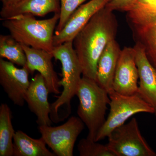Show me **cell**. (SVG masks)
<instances>
[{
  "instance_id": "6da1fadb",
  "label": "cell",
  "mask_w": 156,
  "mask_h": 156,
  "mask_svg": "<svg viewBox=\"0 0 156 156\" xmlns=\"http://www.w3.org/2000/svg\"><path fill=\"white\" fill-rule=\"evenodd\" d=\"M118 21L113 11L106 7L90 20L73 41L83 76L96 81L98 62L107 45L115 38Z\"/></svg>"
},
{
  "instance_id": "7a4b0ae2",
  "label": "cell",
  "mask_w": 156,
  "mask_h": 156,
  "mask_svg": "<svg viewBox=\"0 0 156 156\" xmlns=\"http://www.w3.org/2000/svg\"><path fill=\"white\" fill-rule=\"evenodd\" d=\"M60 13L49 19L39 20L34 16L22 15L3 20L2 25L20 44L53 53L55 30Z\"/></svg>"
},
{
  "instance_id": "3957f363",
  "label": "cell",
  "mask_w": 156,
  "mask_h": 156,
  "mask_svg": "<svg viewBox=\"0 0 156 156\" xmlns=\"http://www.w3.org/2000/svg\"><path fill=\"white\" fill-rule=\"evenodd\" d=\"M76 95L80 101L77 114L88 129L87 138L95 141L98 133L106 121L109 95L96 81L83 76Z\"/></svg>"
},
{
  "instance_id": "277c9868",
  "label": "cell",
  "mask_w": 156,
  "mask_h": 156,
  "mask_svg": "<svg viewBox=\"0 0 156 156\" xmlns=\"http://www.w3.org/2000/svg\"><path fill=\"white\" fill-rule=\"evenodd\" d=\"M52 55L61 62L62 71V78L59 84L63 87V90L58 99L50 104V119L52 122L57 123L61 121L58 112L62 107L66 108L68 115L70 114L71 101L76 95L83 73L73 42L54 47Z\"/></svg>"
},
{
  "instance_id": "5b68a950",
  "label": "cell",
  "mask_w": 156,
  "mask_h": 156,
  "mask_svg": "<svg viewBox=\"0 0 156 156\" xmlns=\"http://www.w3.org/2000/svg\"><path fill=\"white\" fill-rule=\"evenodd\" d=\"M110 102L108 116L95 137L98 142L108 137L112 131L125 124L132 116L140 113H155L154 109L139 94L125 95L114 91L109 94Z\"/></svg>"
},
{
  "instance_id": "8992f818",
  "label": "cell",
  "mask_w": 156,
  "mask_h": 156,
  "mask_svg": "<svg viewBox=\"0 0 156 156\" xmlns=\"http://www.w3.org/2000/svg\"><path fill=\"white\" fill-rule=\"evenodd\" d=\"M108 137L107 146L116 156H156L141 135L135 118L116 128Z\"/></svg>"
},
{
  "instance_id": "52a82bcc",
  "label": "cell",
  "mask_w": 156,
  "mask_h": 156,
  "mask_svg": "<svg viewBox=\"0 0 156 156\" xmlns=\"http://www.w3.org/2000/svg\"><path fill=\"white\" fill-rule=\"evenodd\" d=\"M79 117L72 116L60 126H39V131L46 144L57 156H73L75 144L84 128Z\"/></svg>"
},
{
  "instance_id": "ba28073f",
  "label": "cell",
  "mask_w": 156,
  "mask_h": 156,
  "mask_svg": "<svg viewBox=\"0 0 156 156\" xmlns=\"http://www.w3.org/2000/svg\"><path fill=\"white\" fill-rule=\"evenodd\" d=\"M126 12L135 44L143 49L156 69V11L132 10Z\"/></svg>"
},
{
  "instance_id": "9c48e42d",
  "label": "cell",
  "mask_w": 156,
  "mask_h": 156,
  "mask_svg": "<svg viewBox=\"0 0 156 156\" xmlns=\"http://www.w3.org/2000/svg\"><path fill=\"white\" fill-rule=\"evenodd\" d=\"M29 73L27 66L19 69L11 62L0 59V84L9 99L17 106H23L25 103L30 83Z\"/></svg>"
},
{
  "instance_id": "30bf717a",
  "label": "cell",
  "mask_w": 156,
  "mask_h": 156,
  "mask_svg": "<svg viewBox=\"0 0 156 156\" xmlns=\"http://www.w3.org/2000/svg\"><path fill=\"white\" fill-rule=\"evenodd\" d=\"M111 0H90L79 7L70 17L63 28L54 34V47L73 41L77 35L85 27L98 11L105 8Z\"/></svg>"
},
{
  "instance_id": "8fae6325",
  "label": "cell",
  "mask_w": 156,
  "mask_h": 156,
  "mask_svg": "<svg viewBox=\"0 0 156 156\" xmlns=\"http://www.w3.org/2000/svg\"><path fill=\"white\" fill-rule=\"evenodd\" d=\"M138 70L134 48L125 47L121 50L114 80L115 91L125 95L138 93Z\"/></svg>"
},
{
  "instance_id": "7c38bea8",
  "label": "cell",
  "mask_w": 156,
  "mask_h": 156,
  "mask_svg": "<svg viewBox=\"0 0 156 156\" xmlns=\"http://www.w3.org/2000/svg\"><path fill=\"white\" fill-rule=\"evenodd\" d=\"M21 45L26 55L27 67L30 73H33L35 71L38 72L44 79L49 93L59 94L60 80L53 67L52 61L53 56L52 53Z\"/></svg>"
},
{
  "instance_id": "4fadbf2b",
  "label": "cell",
  "mask_w": 156,
  "mask_h": 156,
  "mask_svg": "<svg viewBox=\"0 0 156 156\" xmlns=\"http://www.w3.org/2000/svg\"><path fill=\"white\" fill-rule=\"evenodd\" d=\"M49 92L44 79L37 74L30 82L25 96V101L30 111L36 116L39 126H51L50 104L48 101Z\"/></svg>"
},
{
  "instance_id": "5bb4252c",
  "label": "cell",
  "mask_w": 156,
  "mask_h": 156,
  "mask_svg": "<svg viewBox=\"0 0 156 156\" xmlns=\"http://www.w3.org/2000/svg\"><path fill=\"white\" fill-rule=\"evenodd\" d=\"M133 48L139 76L138 94L154 108L156 115V69L139 45L135 44Z\"/></svg>"
},
{
  "instance_id": "9a60e30c",
  "label": "cell",
  "mask_w": 156,
  "mask_h": 156,
  "mask_svg": "<svg viewBox=\"0 0 156 156\" xmlns=\"http://www.w3.org/2000/svg\"><path fill=\"white\" fill-rule=\"evenodd\" d=\"M60 0H23L10 6L2 7L1 20L22 15L44 17L49 13H60Z\"/></svg>"
},
{
  "instance_id": "2e32d148",
  "label": "cell",
  "mask_w": 156,
  "mask_h": 156,
  "mask_svg": "<svg viewBox=\"0 0 156 156\" xmlns=\"http://www.w3.org/2000/svg\"><path fill=\"white\" fill-rule=\"evenodd\" d=\"M121 50L116 41L112 40L107 45L98 62L96 81L108 94L114 91L115 73Z\"/></svg>"
},
{
  "instance_id": "e0dca14e",
  "label": "cell",
  "mask_w": 156,
  "mask_h": 156,
  "mask_svg": "<svg viewBox=\"0 0 156 156\" xmlns=\"http://www.w3.org/2000/svg\"><path fill=\"white\" fill-rule=\"evenodd\" d=\"M46 142L42 137L34 139L23 131H16L13 138L15 156H56L46 147Z\"/></svg>"
},
{
  "instance_id": "ac0fdd59",
  "label": "cell",
  "mask_w": 156,
  "mask_h": 156,
  "mask_svg": "<svg viewBox=\"0 0 156 156\" xmlns=\"http://www.w3.org/2000/svg\"><path fill=\"white\" fill-rule=\"evenodd\" d=\"M12 113L9 105L0 106V156H14L13 138L15 131L12 123Z\"/></svg>"
},
{
  "instance_id": "d6986e66",
  "label": "cell",
  "mask_w": 156,
  "mask_h": 156,
  "mask_svg": "<svg viewBox=\"0 0 156 156\" xmlns=\"http://www.w3.org/2000/svg\"><path fill=\"white\" fill-rule=\"evenodd\" d=\"M0 57L24 67L27 66V59L21 44L10 35H0Z\"/></svg>"
},
{
  "instance_id": "ffe728a7",
  "label": "cell",
  "mask_w": 156,
  "mask_h": 156,
  "mask_svg": "<svg viewBox=\"0 0 156 156\" xmlns=\"http://www.w3.org/2000/svg\"><path fill=\"white\" fill-rule=\"evenodd\" d=\"M77 148L80 156H116L106 145L98 143L87 138L80 140Z\"/></svg>"
},
{
  "instance_id": "44dd1931",
  "label": "cell",
  "mask_w": 156,
  "mask_h": 156,
  "mask_svg": "<svg viewBox=\"0 0 156 156\" xmlns=\"http://www.w3.org/2000/svg\"><path fill=\"white\" fill-rule=\"evenodd\" d=\"M87 0H60V17L56 26L55 34L62 30L74 11Z\"/></svg>"
},
{
  "instance_id": "7402d4cb",
  "label": "cell",
  "mask_w": 156,
  "mask_h": 156,
  "mask_svg": "<svg viewBox=\"0 0 156 156\" xmlns=\"http://www.w3.org/2000/svg\"><path fill=\"white\" fill-rule=\"evenodd\" d=\"M136 0H111L105 7L111 11H126Z\"/></svg>"
},
{
  "instance_id": "603a6c76",
  "label": "cell",
  "mask_w": 156,
  "mask_h": 156,
  "mask_svg": "<svg viewBox=\"0 0 156 156\" xmlns=\"http://www.w3.org/2000/svg\"><path fill=\"white\" fill-rule=\"evenodd\" d=\"M131 10L156 11V0H136L126 12Z\"/></svg>"
},
{
  "instance_id": "cb8c5ba5",
  "label": "cell",
  "mask_w": 156,
  "mask_h": 156,
  "mask_svg": "<svg viewBox=\"0 0 156 156\" xmlns=\"http://www.w3.org/2000/svg\"><path fill=\"white\" fill-rule=\"evenodd\" d=\"M22 1L23 0H1L2 4V7L13 5Z\"/></svg>"
}]
</instances>
